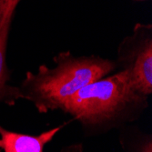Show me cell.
<instances>
[{
	"label": "cell",
	"instance_id": "obj_1",
	"mask_svg": "<svg viewBox=\"0 0 152 152\" xmlns=\"http://www.w3.org/2000/svg\"><path fill=\"white\" fill-rule=\"evenodd\" d=\"M54 61L55 67L41 65L36 73L27 71L17 86L18 99L30 101L39 113L62 110L79 89L118 68L114 60L94 55L76 57L69 51L58 54Z\"/></svg>",
	"mask_w": 152,
	"mask_h": 152
},
{
	"label": "cell",
	"instance_id": "obj_2",
	"mask_svg": "<svg viewBox=\"0 0 152 152\" xmlns=\"http://www.w3.org/2000/svg\"><path fill=\"white\" fill-rule=\"evenodd\" d=\"M148 99L132 86L126 72L119 70L79 89L62 111L88 133L104 132L139 118L148 107Z\"/></svg>",
	"mask_w": 152,
	"mask_h": 152
},
{
	"label": "cell",
	"instance_id": "obj_3",
	"mask_svg": "<svg viewBox=\"0 0 152 152\" xmlns=\"http://www.w3.org/2000/svg\"><path fill=\"white\" fill-rule=\"evenodd\" d=\"M116 63L137 91L147 96L152 93L151 25H136L132 35L120 43Z\"/></svg>",
	"mask_w": 152,
	"mask_h": 152
},
{
	"label": "cell",
	"instance_id": "obj_4",
	"mask_svg": "<svg viewBox=\"0 0 152 152\" xmlns=\"http://www.w3.org/2000/svg\"><path fill=\"white\" fill-rule=\"evenodd\" d=\"M55 127L39 135L13 132L0 125V150L3 152H44V148L66 125Z\"/></svg>",
	"mask_w": 152,
	"mask_h": 152
},
{
	"label": "cell",
	"instance_id": "obj_5",
	"mask_svg": "<svg viewBox=\"0 0 152 152\" xmlns=\"http://www.w3.org/2000/svg\"><path fill=\"white\" fill-rule=\"evenodd\" d=\"M14 14L8 15L0 24V104L14 106L19 99L17 86L10 85L11 72L7 65V48Z\"/></svg>",
	"mask_w": 152,
	"mask_h": 152
},
{
	"label": "cell",
	"instance_id": "obj_6",
	"mask_svg": "<svg viewBox=\"0 0 152 152\" xmlns=\"http://www.w3.org/2000/svg\"><path fill=\"white\" fill-rule=\"evenodd\" d=\"M19 1L20 0H0V24L7 16L15 14Z\"/></svg>",
	"mask_w": 152,
	"mask_h": 152
},
{
	"label": "cell",
	"instance_id": "obj_7",
	"mask_svg": "<svg viewBox=\"0 0 152 152\" xmlns=\"http://www.w3.org/2000/svg\"><path fill=\"white\" fill-rule=\"evenodd\" d=\"M136 146L133 152H152V143L150 136H141L140 140L136 141Z\"/></svg>",
	"mask_w": 152,
	"mask_h": 152
},
{
	"label": "cell",
	"instance_id": "obj_8",
	"mask_svg": "<svg viewBox=\"0 0 152 152\" xmlns=\"http://www.w3.org/2000/svg\"><path fill=\"white\" fill-rule=\"evenodd\" d=\"M60 152H84V148L81 143H77L64 147Z\"/></svg>",
	"mask_w": 152,
	"mask_h": 152
}]
</instances>
